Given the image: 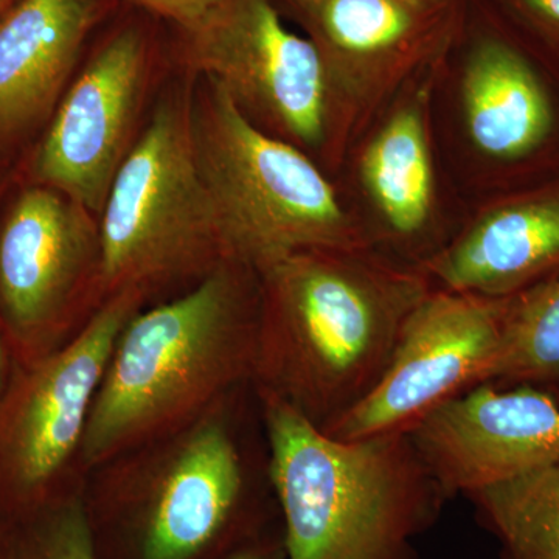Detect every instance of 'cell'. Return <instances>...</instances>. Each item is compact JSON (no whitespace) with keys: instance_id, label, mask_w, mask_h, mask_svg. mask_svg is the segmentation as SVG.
Masks as SVG:
<instances>
[{"instance_id":"1","label":"cell","mask_w":559,"mask_h":559,"mask_svg":"<svg viewBox=\"0 0 559 559\" xmlns=\"http://www.w3.org/2000/svg\"><path fill=\"white\" fill-rule=\"evenodd\" d=\"M252 389L325 430L380 381L428 275L371 248L310 249L259 271Z\"/></svg>"},{"instance_id":"2","label":"cell","mask_w":559,"mask_h":559,"mask_svg":"<svg viewBox=\"0 0 559 559\" xmlns=\"http://www.w3.org/2000/svg\"><path fill=\"white\" fill-rule=\"evenodd\" d=\"M259 271L229 259L182 296L140 310L121 330L84 432V476L183 428L250 388Z\"/></svg>"},{"instance_id":"3","label":"cell","mask_w":559,"mask_h":559,"mask_svg":"<svg viewBox=\"0 0 559 559\" xmlns=\"http://www.w3.org/2000/svg\"><path fill=\"white\" fill-rule=\"evenodd\" d=\"M252 392L285 559H423L417 539L450 500L409 433L336 440L278 396Z\"/></svg>"},{"instance_id":"4","label":"cell","mask_w":559,"mask_h":559,"mask_svg":"<svg viewBox=\"0 0 559 559\" xmlns=\"http://www.w3.org/2000/svg\"><path fill=\"white\" fill-rule=\"evenodd\" d=\"M242 390L87 474L102 559H226L282 525L250 474L235 418Z\"/></svg>"},{"instance_id":"5","label":"cell","mask_w":559,"mask_h":559,"mask_svg":"<svg viewBox=\"0 0 559 559\" xmlns=\"http://www.w3.org/2000/svg\"><path fill=\"white\" fill-rule=\"evenodd\" d=\"M430 116L469 207L559 178V50L491 0H465Z\"/></svg>"},{"instance_id":"6","label":"cell","mask_w":559,"mask_h":559,"mask_svg":"<svg viewBox=\"0 0 559 559\" xmlns=\"http://www.w3.org/2000/svg\"><path fill=\"white\" fill-rule=\"evenodd\" d=\"M194 151L216 230L231 259L257 271L310 249L370 248L336 179L274 138L209 81L191 108Z\"/></svg>"},{"instance_id":"7","label":"cell","mask_w":559,"mask_h":559,"mask_svg":"<svg viewBox=\"0 0 559 559\" xmlns=\"http://www.w3.org/2000/svg\"><path fill=\"white\" fill-rule=\"evenodd\" d=\"M102 285L106 299L182 278L200 282L227 255L197 151L191 106L167 98L128 151L102 210Z\"/></svg>"},{"instance_id":"8","label":"cell","mask_w":559,"mask_h":559,"mask_svg":"<svg viewBox=\"0 0 559 559\" xmlns=\"http://www.w3.org/2000/svg\"><path fill=\"white\" fill-rule=\"evenodd\" d=\"M186 46L190 64L253 124L336 176L355 120L314 44L286 27L275 0H219L186 31Z\"/></svg>"},{"instance_id":"9","label":"cell","mask_w":559,"mask_h":559,"mask_svg":"<svg viewBox=\"0 0 559 559\" xmlns=\"http://www.w3.org/2000/svg\"><path fill=\"white\" fill-rule=\"evenodd\" d=\"M439 64L364 124L334 176L367 245L421 271L457 237L471 210L433 131L430 92Z\"/></svg>"},{"instance_id":"10","label":"cell","mask_w":559,"mask_h":559,"mask_svg":"<svg viewBox=\"0 0 559 559\" xmlns=\"http://www.w3.org/2000/svg\"><path fill=\"white\" fill-rule=\"evenodd\" d=\"M145 299L139 289H121L68 344L27 366L14 364L0 403V516L86 481L80 454L87 419L121 330Z\"/></svg>"},{"instance_id":"11","label":"cell","mask_w":559,"mask_h":559,"mask_svg":"<svg viewBox=\"0 0 559 559\" xmlns=\"http://www.w3.org/2000/svg\"><path fill=\"white\" fill-rule=\"evenodd\" d=\"M105 300L90 212L25 180L0 215V323L14 364L68 344Z\"/></svg>"},{"instance_id":"12","label":"cell","mask_w":559,"mask_h":559,"mask_svg":"<svg viewBox=\"0 0 559 559\" xmlns=\"http://www.w3.org/2000/svg\"><path fill=\"white\" fill-rule=\"evenodd\" d=\"M507 307L509 299L433 285L404 323L377 385L322 432L342 441L409 432L448 401L485 384Z\"/></svg>"},{"instance_id":"13","label":"cell","mask_w":559,"mask_h":559,"mask_svg":"<svg viewBox=\"0 0 559 559\" xmlns=\"http://www.w3.org/2000/svg\"><path fill=\"white\" fill-rule=\"evenodd\" d=\"M280 3L325 62L355 120L356 135L404 84L439 64L465 11V0Z\"/></svg>"},{"instance_id":"14","label":"cell","mask_w":559,"mask_h":559,"mask_svg":"<svg viewBox=\"0 0 559 559\" xmlns=\"http://www.w3.org/2000/svg\"><path fill=\"white\" fill-rule=\"evenodd\" d=\"M145 68L139 32L124 31L110 39L51 114L28 156V182L51 187L87 212L102 213L130 151Z\"/></svg>"},{"instance_id":"15","label":"cell","mask_w":559,"mask_h":559,"mask_svg":"<svg viewBox=\"0 0 559 559\" xmlns=\"http://www.w3.org/2000/svg\"><path fill=\"white\" fill-rule=\"evenodd\" d=\"M448 500L559 459V403L532 385H476L409 430Z\"/></svg>"},{"instance_id":"16","label":"cell","mask_w":559,"mask_h":559,"mask_svg":"<svg viewBox=\"0 0 559 559\" xmlns=\"http://www.w3.org/2000/svg\"><path fill=\"white\" fill-rule=\"evenodd\" d=\"M433 285L510 299L559 275V178L492 198L423 270Z\"/></svg>"},{"instance_id":"17","label":"cell","mask_w":559,"mask_h":559,"mask_svg":"<svg viewBox=\"0 0 559 559\" xmlns=\"http://www.w3.org/2000/svg\"><path fill=\"white\" fill-rule=\"evenodd\" d=\"M97 11L95 0H20L3 14L0 160L50 120Z\"/></svg>"},{"instance_id":"18","label":"cell","mask_w":559,"mask_h":559,"mask_svg":"<svg viewBox=\"0 0 559 559\" xmlns=\"http://www.w3.org/2000/svg\"><path fill=\"white\" fill-rule=\"evenodd\" d=\"M465 499L500 559H559V459Z\"/></svg>"},{"instance_id":"19","label":"cell","mask_w":559,"mask_h":559,"mask_svg":"<svg viewBox=\"0 0 559 559\" xmlns=\"http://www.w3.org/2000/svg\"><path fill=\"white\" fill-rule=\"evenodd\" d=\"M485 382L532 385L559 403V275L510 297L502 344Z\"/></svg>"},{"instance_id":"20","label":"cell","mask_w":559,"mask_h":559,"mask_svg":"<svg viewBox=\"0 0 559 559\" xmlns=\"http://www.w3.org/2000/svg\"><path fill=\"white\" fill-rule=\"evenodd\" d=\"M0 559H102L86 481L40 506L0 516Z\"/></svg>"},{"instance_id":"21","label":"cell","mask_w":559,"mask_h":559,"mask_svg":"<svg viewBox=\"0 0 559 559\" xmlns=\"http://www.w3.org/2000/svg\"><path fill=\"white\" fill-rule=\"evenodd\" d=\"M559 50V0H491Z\"/></svg>"},{"instance_id":"22","label":"cell","mask_w":559,"mask_h":559,"mask_svg":"<svg viewBox=\"0 0 559 559\" xmlns=\"http://www.w3.org/2000/svg\"><path fill=\"white\" fill-rule=\"evenodd\" d=\"M135 5L175 21L183 31L200 24L219 0H130Z\"/></svg>"},{"instance_id":"23","label":"cell","mask_w":559,"mask_h":559,"mask_svg":"<svg viewBox=\"0 0 559 559\" xmlns=\"http://www.w3.org/2000/svg\"><path fill=\"white\" fill-rule=\"evenodd\" d=\"M226 559H285V549H283L282 525L271 530L260 539L253 540L249 546L235 551Z\"/></svg>"},{"instance_id":"24","label":"cell","mask_w":559,"mask_h":559,"mask_svg":"<svg viewBox=\"0 0 559 559\" xmlns=\"http://www.w3.org/2000/svg\"><path fill=\"white\" fill-rule=\"evenodd\" d=\"M7 162L0 160V198H2L3 190L7 186Z\"/></svg>"},{"instance_id":"25","label":"cell","mask_w":559,"mask_h":559,"mask_svg":"<svg viewBox=\"0 0 559 559\" xmlns=\"http://www.w3.org/2000/svg\"><path fill=\"white\" fill-rule=\"evenodd\" d=\"M11 0H0V20H2L3 14L10 10Z\"/></svg>"}]
</instances>
